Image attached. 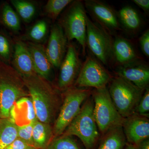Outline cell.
<instances>
[{
  "label": "cell",
  "instance_id": "cell-29",
  "mask_svg": "<svg viewBox=\"0 0 149 149\" xmlns=\"http://www.w3.org/2000/svg\"><path fill=\"white\" fill-rule=\"evenodd\" d=\"M34 122L17 125V138L21 139L30 145L34 146L32 140V128Z\"/></svg>",
  "mask_w": 149,
  "mask_h": 149
},
{
  "label": "cell",
  "instance_id": "cell-9",
  "mask_svg": "<svg viewBox=\"0 0 149 149\" xmlns=\"http://www.w3.org/2000/svg\"><path fill=\"white\" fill-rule=\"evenodd\" d=\"M112 76L103 65L93 56L86 57L74 83L79 88H93L95 89L106 87L112 80Z\"/></svg>",
  "mask_w": 149,
  "mask_h": 149
},
{
  "label": "cell",
  "instance_id": "cell-13",
  "mask_svg": "<svg viewBox=\"0 0 149 149\" xmlns=\"http://www.w3.org/2000/svg\"><path fill=\"white\" fill-rule=\"evenodd\" d=\"M118 76L122 77L143 90L148 88V65L140 59L119 65L116 70Z\"/></svg>",
  "mask_w": 149,
  "mask_h": 149
},
{
  "label": "cell",
  "instance_id": "cell-4",
  "mask_svg": "<svg viewBox=\"0 0 149 149\" xmlns=\"http://www.w3.org/2000/svg\"><path fill=\"white\" fill-rule=\"evenodd\" d=\"M108 90L115 106L125 118L135 113L145 91L118 76L111 80Z\"/></svg>",
  "mask_w": 149,
  "mask_h": 149
},
{
  "label": "cell",
  "instance_id": "cell-25",
  "mask_svg": "<svg viewBox=\"0 0 149 149\" xmlns=\"http://www.w3.org/2000/svg\"><path fill=\"white\" fill-rule=\"evenodd\" d=\"M72 0H49L45 6L48 16L55 20L65 8L73 1Z\"/></svg>",
  "mask_w": 149,
  "mask_h": 149
},
{
  "label": "cell",
  "instance_id": "cell-19",
  "mask_svg": "<svg viewBox=\"0 0 149 149\" xmlns=\"http://www.w3.org/2000/svg\"><path fill=\"white\" fill-rule=\"evenodd\" d=\"M14 107L18 108V111H11L10 118L17 123L20 117L21 121L24 120L28 123L35 122L37 120L35 108L30 97H23L18 100Z\"/></svg>",
  "mask_w": 149,
  "mask_h": 149
},
{
  "label": "cell",
  "instance_id": "cell-18",
  "mask_svg": "<svg viewBox=\"0 0 149 149\" xmlns=\"http://www.w3.org/2000/svg\"><path fill=\"white\" fill-rule=\"evenodd\" d=\"M53 130L50 124L36 120L32 128L33 145L37 149H45L52 140Z\"/></svg>",
  "mask_w": 149,
  "mask_h": 149
},
{
  "label": "cell",
  "instance_id": "cell-26",
  "mask_svg": "<svg viewBox=\"0 0 149 149\" xmlns=\"http://www.w3.org/2000/svg\"><path fill=\"white\" fill-rule=\"evenodd\" d=\"M45 149H80L71 136H61L55 137Z\"/></svg>",
  "mask_w": 149,
  "mask_h": 149
},
{
  "label": "cell",
  "instance_id": "cell-21",
  "mask_svg": "<svg viewBox=\"0 0 149 149\" xmlns=\"http://www.w3.org/2000/svg\"><path fill=\"white\" fill-rule=\"evenodd\" d=\"M120 24L131 32L137 31L141 27L142 20L138 12L132 7L125 6L117 13Z\"/></svg>",
  "mask_w": 149,
  "mask_h": 149
},
{
  "label": "cell",
  "instance_id": "cell-24",
  "mask_svg": "<svg viewBox=\"0 0 149 149\" xmlns=\"http://www.w3.org/2000/svg\"><path fill=\"white\" fill-rule=\"evenodd\" d=\"M10 3L19 17L25 22L31 21L35 16L36 6L31 2L24 0H11Z\"/></svg>",
  "mask_w": 149,
  "mask_h": 149
},
{
  "label": "cell",
  "instance_id": "cell-28",
  "mask_svg": "<svg viewBox=\"0 0 149 149\" xmlns=\"http://www.w3.org/2000/svg\"><path fill=\"white\" fill-rule=\"evenodd\" d=\"M13 50L8 37L0 32V60L8 64L12 58Z\"/></svg>",
  "mask_w": 149,
  "mask_h": 149
},
{
  "label": "cell",
  "instance_id": "cell-27",
  "mask_svg": "<svg viewBox=\"0 0 149 149\" xmlns=\"http://www.w3.org/2000/svg\"><path fill=\"white\" fill-rule=\"evenodd\" d=\"M48 31V24L46 21L41 20L37 22L29 31L28 36L35 42H41L45 38Z\"/></svg>",
  "mask_w": 149,
  "mask_h": 149
},
{
  "label": "cell",
  "instance_id": "cell-31",
  "mask_svg": "<svg viewBox=\"0 0 149 149\" xmlns=\"http://www.w3.org/2000/svg\"><path fill=\"white\" fill-rule=\"evenodd\" d=\"M139 42L143 53L149 56V30L147 29L139 38Z\"/></svg>",
  "mask_w": 149,
  "mask_h": 149
},
{
  "label": "cell",
  "instance_id": "cell-2",
  "mask_svg": "<svg viewBox=\"0 0 149 149\" xmlns=\"http://www.w3.org/2000/svg\"><path fill=\"white\" fill-rule=\"evenodd\" d=\"M29 95L21 75L0 60V118H8L15 104Z\"/></svg>",
  "mask_w": 149,
  "mask_h": 149
},
{
  "label": "cell",
  "instance_id": "cell-11",
  "mask_svg": "<svg viewBox=\"0 0 149 149\" xmlns=\"http://www.w3.org/2000/svg\"><path fill=\"white\" fill-rule=\"evenodd\" d=\"M84 5L96 22L105 29L110 31L120 30L117 13L110 6L97 0H86Z\"/></svg>",
  "mask_w": 149,
  "mask_h": 149
},
{
  "label": "cell",
  "instance_id": "cell-6",
  "mask_svg": "<svg viewBox=\"0 0 149 149\" xmlns=\"http://www.w3.org/2000/svg\"><path fill=\"white\" fill-rule=\"evenodd\" d=\"M92 92L89 89L72 86L63 93V100L53 130L55 137L61 136L70 123L77 116L84 101Z\"/></svg>",
  "mask_w": 149,
  "mask_h": 149
},
{
  "label": "cell",
  "instance_id": "cell-36",
  "mask_svg": "<svg viewBox=\"0 0 149 149\" xmlns=\"http://www.w3.org/2000/svg\"><path fill=\"white\" fill-rule=\"evenodd\" d=\"M28 149H37L36 148H34V147H33V148H30Z\"/></svg>",
  "mask_w": 149,
  "mask_h": 149
},
{
  "label": "cell",
  "instance_id": "cell-15",
  "mask_svg": "<svg viewBox=\"0 0 149 149\" xmlns=\"http://www.w3.org/2000/svg\"><path fill=\"white\" fill-rule=\"evenodd\" d=\"M12 58L13 67L22 77L37 74L28 47L22 41H17L15 43Z\"/></svg>",
  "mask_w": 149,
  "mask_h": 149
},
{
  "label": "cell",
  "instance_id": "cell-34",
  "mask_svg": "<svg viewBox=\"0 0 149 149\" xmlns=\"http://www.w3.org/2000/svg\"><path fill=\"white\" fill-rule=\"evenodd\" d=\"M136 146L138 149H149V139L142 141Z\"/></svg>",
  "mask_w": 149,
  "mask_h": 149
},
{
  "label": "cell",
  "instance_id": "cell-23",
  "mask_svg": "<svg viewBox=\"0 0 149 149\" xmlns=\"http://www.w3.org/2000/svg\"><path fill=\"white\" fill-rule=\"evenodd\" d=\"M0 19L3 25L12 31H18L21 28L20 17L8 3H5L2 6Z\"/></svg>",
  "mask_w": 149,
  "mask_h": 149
},
{
  "label": "cell",
  "instance_id": "cell-5",
  "mask_svg": "<svg viewBox=\"0 0 149 149\" xmlns=\"http://www.w3.org/2000/svg\"><path fill=\"white\" fill-rule=\"evenodd\" d=\"M94 100V115L98 129L104 134L108 131L122 126L125 118L118 111L106 87L95 89L92 93Z\"/></svg>",
  "mask_w": 149,
  "mask_h": 149
},
{
  "label": "cell",
  "instance_id": "cell-16",
  "mask_svg": "<svg viewBox=\"0 0 149 149\" xmlns=\"http://www.w3.org/2000/svg\"><path fill=\"white\" fill-rule=\"evenodd\" d=\"M32 56L36 73L48 80L54 67L46 52L44 46L36 43L29 42L27 45Z\"/></svg>",
  "mask_w": 149,
  "mask_h": 149
},
{
  "label": "cell",
  "instance_id": "cell-12",
  "mask_svg": "<svg viewBox=\"0 0 149 149\" xmlns=\"http://www.w3.org/2000/svg\"><path fill=\"white\" fill-rule=\"evenodd\" d=\"M67 38L62 27L59 23L53 24L50 33L46 52L54 68L60 66L66 54Z\"/></svg>",
  "mask_w": 149,
  "mask_h": 149
},
{
  "label": "cell",
  "instance_id": "cell-32",
  "mask_svg": "<svg viewBox=\"0 0 149 149\" xmlns=\"http://www.w3.org/2000/svg\"><path fill=\"white\" fill-rule=\"evenodd\" d=\"M33 147H34L30 146L23 140L17 138L5 149H28Z\"/></svg>",
  "mask_w": 149,
  "mask_h": 149
},
{
  "label": "cell",
  "instance_id": "cell-22",
  "mask_svg": "<svg viewBox=\"0 0 149 149\" xmlns=\"http://www.w3.org/2000/svg\"><path fill=\"white\" fill-rule=\"evenodd\" d=\"M17 125L10 118H0V149H5L17 138Z\"/></svg>",
  "mask_w": 149,
  "mask_h": 149
},
{
  "label": "cell",
  "instance_id": "cell-35",
  "mask_svg": "<svg viewBox=\"0 0 149 149\" xmlns=\"http://www.w3.org/2000/svg\"><path fill=\"white\" fill-rule=\"evenodd\" d=\"M123 149H138L137 146L135 145H132L129 143L126 144V146Z\"/></svg>",
  "mask_w": 149,
  "mask_h": 149
},
{
  "label": "cell",
  "instance_id": "cell-33",
  "mask_svg": "<svg viewBox=\"0 0 149 149\" xmlns=\"http://www.w3.org/2000/svg\"><path fill=\"white\" fill-rule=\"evenodd\" d=\"M132 1L136 5L141 8L146 13L149 12V0H133Z\"/></svg>",
  "mask_w": 149,
  "mask_h": 149
},
{
  "label": "cell",
  "instance_id": "cell-8",
  "mask_svg": "<svg viewBox=\"0 0 149 149\" xmlns=\"http://www.w3.org/2000/svg\"><path fill=\"white\" fill-rule=\"evenodd\" d=\"M86 45L95 58L108 65L113 58V40L107 31L86 17Z\"/></svg>",
  "mask_w": 149,
  "mask_h": 149
},
{
  "label": "cell",
  "instance_id": "cell-10",
  "mask_svg": "<svg viewBox=\"0 0 149 149\" xmlns=\"http://www.w3.org/2000/svg\"><path fill=\"white\" fill-rule=\"evenodd\" d=\"M82 65L77 48L73 44H69L68 45L66 54L59 67V89L64 91L72 87Z\"/></svg>",
  "mask_w": 149,
  "mask_h": 149
},
{
  "label": "cell",
  "instance_id": "cell-3",
  "mask_svg": "<svg viewBox=\"0 0 149 149\" xmlns=\"http://www.w3.org/2000/svg\"><path fill=\"white\" fill-rule=\"evenodd\" d=\"M93 97H89L81 107L79 113L68 126L62 135L77 136L86 149H92L98 140L100 133L94 115Z\"/></svg>",
  "mask_w": 149,
  "mask_h": 149
},
{
  "label": "cell",
  "instance_id": "cell-14",
  "mask_svg": "<svg viewBox=\"0 0 149 149\" xmlns=\"http://www.w3.org/2000/svg\"><path fill=\"white\" fill-rule=\"evenodd\" d=\"M123 129L128 143L138 146L149 137L148 118L134 113L125 118Z\"/></svg>",
  "mask_w": 149,
  "mask_h": 149
},
{
  "label": "cell",
  "instance_id": "cell-7",
  "mask_svg": "<svg viewBox=\"0 0 149 149\" xmlns=\"http://www.w3.org/2000/svg\"><path fill=\"white\" fill-rule=\"evenodd\" d=\"M86 10L83 2L73 1L60 19L59 24L62 27L67 40H75L81 46L83 55L86 54Z\"/></svg>",
  "mask_w": 149,
  "mask_h": 149
},
{
  "label": "cell",
  "instance_id": "cell-30",
  "mask_svg": "<svg viewBox=\"0 0 149 149\" xmlns=\"http://www.w3.org/2000/svg\"><path fill=\"white\" fill-rule=\"evenodd\" d=\"M149 89L146 88L136 109L135 113L149 118Z\"/></svg>",
  "mask_w": 149,
  "mask_h": 149
},
{
  "label": "cell",
  "instance_id": "cell-20",
  "mask_svg": "<svg viewBox=\"0 0 149 149\" xmlns=\"http://www.w3.org/2000/svg\"><path fill=\"white\" fill-rule=\"evenodd\" d=\"M104 135L97 149H123L127 143L122 126L112 128Z\"/></svg>",
  "mask_w": 149,
  "mask_h": 149
},
{
  "label": "cell",
  "instance_id": "cell-17",
  "mask_svg": "<svg viewBox=\"0 0 149 149\" xmlns=\"http://www.w3.org/2000/svg\"><path fill=\"white\" fill-rule=\"evenodd\" d=\"M113 58L118 66L140 59L131 43L121 37H116L113 41Z\"/></svg>",
  "mask_w": 149,
  "mask_h": 149
},
{
  "label": "cell",
  "instance_id": "cell-1",
  "mask_svg": "<svg viewBox=\"0 0 149 149\" xmlns=\"http://www.w3.org/2000/svg\"><path fill=\"white\" fill-rule=\"evenodd\" d=\"M22 78L33 103L37 120L50 124L58 107V92L48 80L37 74Z\"/></svg>",
  "mask_w": 149,
  "mask_h": 149
}]
</instances>
